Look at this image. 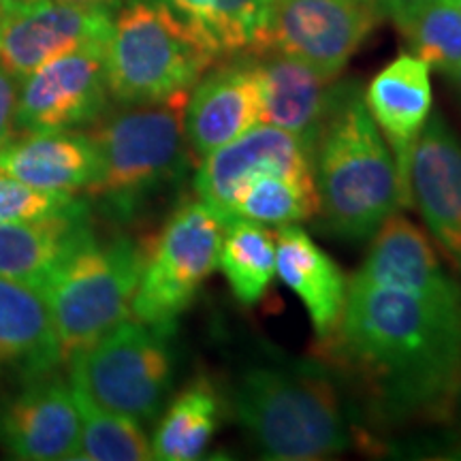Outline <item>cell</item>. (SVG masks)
Listing matches in <instances>:
<instances>
[{
	"mask_svg": "<svg viewBox=\"0 0 461 461\" xmlns=\"http://www.w3.org/2000/svg\"><path fill=\"white\" fill-rule=\"evenodd\" d=\"M319 355L376 420L438 417L461 378L459 286L451 278L428 286L350 278L342 319Z\"/></svg>",
	"mask_w": 461,
	"mask_h": 461,
	"instance_id": "6da1fadb",
	"label": "cell"
},
{
	"mask_svg": "<svg viewBox=\"0 0 461 461\" xmlns=\"http://www.w3.org/2000/svg\"><path fill=\"white\" fill-rule=\"evenodd\" d=\"M321 227L339 240H370L400 207L397 171L357 82H336L312 146Z\"/></svg>",
	"mask_w": 461,
	"mask_h": 461,
	"instance_id": "7a4b0ae2",
	"label": "cell"
},
{
	"mask_svg": "<svg viewBox=\"0 0 461 461\" xmlns=\"http://www.w3.org/2000/svg\"><path fill=\"white\" fill-rule=\"evenodd\" d=\"M188 92L160 103L103 113L88 135L96 148L95 180L84 190L103 214L131 222L152 199L186 177L190 158L184 112Z\"/></svg>",
	"mask_w": 461,
	"mask_h": 461,
	"instance_id": "3957f363",
	"label": "cell"
},
{
	"mask_svg": "<svg viewBox=\"0 0 461 461\" xmlns=\"http://www.w3.org/2000/svg\"><path fill=\"white\" fill-rule=\"evenodd\" d=\"M230 411L267 459H322L350 447L346 412L322 367L248 366L233 384Z\"/></svg>",
	"mask_w": 461,
	"mask_h": 461,
	"instance_id": "277c9868",
	"label": "cell"
},
{
	"mask_svg": "<svg viewBox=\"0 0 461 461\" xmlns=\"http://www.w3.org/2000/svg\"><path fill=\"white\" fill-rule=\"evenodd\" d=\"M221 54L197 28L152 0H131L113 20L105 50L107 88L124 105L190 92Z\"/></svg>",
	"mask_w": 461,
	"mask_h": 461,
	"instance_id": "5b68a950",
	"label": "cell"
},
{
	"mask_svg": "<svg viewBox=\"0 0 461 461\" xmlns=\"http://www.w3.org/2000/svg\"><path fill=\"white\" fill-rule=\"evenodd\" d=\"M146 255L148 246L124 235L107 241L95 235L45 286L62 363L131 319Z\"/></svg>",
	"mask_w": 461,
	"mask_h": 461,
	"instance_id": "8992f818",
	"label": "cell"
},
{
	"mask_svg": "<svg viewBox=\"0 0 461 461\" xmlns=\"http://www.w3.org/2000/svg\"><path fill=\"white\" fill-rule=\"evenodd\" d=\"M167 339L146 322L126 319L68 361L71 387L135 423H152L171 389Z\"/></svg>",
	"mask_w": 461,
	"mask_h": 461,
	"instance_id": "52a82bcc",
	"label": "cell"
},
{
	"mask_svg": "<svg viewBox=\"0 0 461 461\" xmlns=\"http://www.w3.org/2000/svg\"><path fill=\"white\" fill-rule=\"evenodd\" d=\"M224 224L227 221L199 199L173 212L148 248L132 319L171 336L177 319L218 269Z\"/></svg>",
	"mask_w": 461,
	"mask_h": 461,
	"instance_id": "ba28073f",
	"label": "cell"
},
{
	"mask_svg": "<svg viewBox=\"0 0 461 461\" xmlns=\"http://www.w3.org/2000/svg\"><path fill=\"white\" fill-rule=\"evenodd\" d=\"M378 15L366 0H276L261 51L276 50L338 79Z\"/></svg>",
	"mask_w": 461,
	"mask_h": 461,
	"instance_id": "9c48e42d",
	"label": "cell"
},
{
	"mask_svg": "<svg viewBox=\"0 0 461 461\" xmlns=\"http://www.w3.org/2000/svg\"><path fill=\"white\" fill-rule=\"evenodd\" d=\"M107 48H82L58 56L22 79L15 131H73L95 124L107 107Z\"/></svg>",
	"mask_w": 461,
	"mask_h": 461,
	"instance_id": "30bf717a",
	"label": "cell"
},
{
	"mask_svg": "<svg viewBox=\"0 0 461 461\" xmlns=\"http://www.w3.org/2000/svg\"><path fill=\"white\" fill-rule=\"evenodd\" d=\"M112 14L58 0L9 9L0 20V62L24 79L45 62L82 48H107Z\"/></svg>",
	"mask_w": 461,
	"mask_h": 461,
	"instance_id": "8fae6325",
	"label": "cell"
},
{
	"mask_svg": "<svg viewBox=\"0 0 461 461\" xmlns=\"http://www.w3.org/2000/svg\"><path fill=\"white\" fill-rule=\"evenodd\" d=\"M263 173L312 176V152L299 137L272 124H257L201 158L194 173L199 201L229 221L230 205L240 190Z\"/></svg>",
	"mask_w": 461,
	"mask_h": 461,
	"instance_id": "7c38bea8",
	"label": "cell"
},
{
	"mask_svg": "<svg viewBox=\"0 0 461 461\" xmlns=\"http://www.w3.org/2000/svg\"><path fill=\"white\" fill-rule=\"evenodd\" d=\"M82 419L73 389L48 374L0 397V447L28 461L75 459Z\"/></svg>",
	"mask_w": 461,
	"mask_h": 461,
	"instance_id": "4fadbf2b",
	"label": "cell"
},
{
	"mask_svg": "<svg viewBox=\"0 0 461 461\" xmlns=\"http://www.w3.org/2000/svg\"><path fill=\"white\" fill-rule=\"evenodd\" d=\"M261 124V88L252 54L210 68L188 92L184 131L194 158H203Z\"/></svg>",
	"mask_w": 461,
	"mask_h": 461,
	"instance_id": "5bb4252c",
	"label": "cell"
},
{
	"mask_svg": "<svg viewBox=\"0 0 461 461\" xmlns=\"http://www.w3.org/2000/svg\"><path fill=\"white\" fill-rule=\"evenodd\" d=\"M374 124L387 141L397 171L400 207H412L411 163L417 140L431 113L429 67L414 54H402L363 92Z\"/></svg>",
	"mask_w": 461,
	"mask_h": 461,
	"instance_id": "9a60e30c",
	"label": "cell"
},
{
	"mask_svg": "<svg viewBox=\"0 0 461 461\" xmlns=\"http://www.w3.org/2000/svg\"><path fill=\"white\" fill-rule=\"evenodd\" d=\"M412 207L461 272V141L440 113H429L411 163Z\"/></svg>",
	"mask_w": 461,
	"mask_h": 461,
	"instance_id": "2e32d148",
	"label": "cell"
},
{
	"mask_svg": "<svg viewBox=\"0 0 461 461\" xmlns=\"http://www.w3.org/2000/svg\"><path fill=\"white\" fill-rule=\"evenodd\" d=\"M90 238L95 230L88 203L82 199L37 221L0 222V276L45 291L62 265Z\"/></svg>",
	"mask_w": 461,
	"mask_h": 461,
	"instance_id": "e0dca14e",
	"label": "cell"
},
{
	"mask_svg": "<svg viewBox=\"0 0 461 461\" xmlns=\"http://www.w3.org/2000/svg\"><path fill=\"white\" fill-rule=\"evenodd\" d=\"M252 58L261 88V124L291 132L312 152L336 79H327L305 62L276 50L258 51Z\"/></svg>",
	"mask_w": 461,
	"mask_h": 461,
	"instance_id": "ac0fdd59",
	"label": "cell"
},
{
	"mask_svg": "<svg viewBox=\"0 0 461 461\" xmlns=\"http://www.w3.org/2000/svg\"><path fill=\"white\" fill-rule=\"evenodd\" d=\"M276 274L282 285L302 299L312 322L316 342L330 339L342 319L348 280L338 263L316 246L299 222L278 227Z\"/></svg>",
	"mask_w": 461,
	"mask_h": 461,
	"instance_id": "d6986e66",
	"label": "cell"
},
{
	"mask_svg": "<svg viewBox=\"0 0 461 461\" xmlns=\"http://www.w3.org/2000/svg\"><path fill=\"white\" fill-rule=\"evenodd\" d=\"M96 148L77 131L24 132L0 148V171L50 193L75 194L95 180Z\"/></svg>",
	"mask_w": 461,
	"mask_h": 461,
	"instance_id": "ffe728a7",
	"label": "cell"
},
{
	"mask_svg": "<svg viewBox=\"0 0 461 461\" xmlns=\"http://www.w3.org/2000/svg\"><path fill=\"white\" fill-rule=\"evenodd\" d=\"M58 363L60 348L45 293L0 276V367L31 380L50 374Z\"/></svg>",
	"mask_w": 461,
	"mask_h": 461,
	"instance_id": "44dd1931",
	"label": "cell"
},
{
	"mask_svg": "<svg viewBox=\"0 0 461 461\" xmlns=\"http://www.w3.org/2000/svg\"><path fill=\"white\" fill-rule=\"evenodd\" d=\"M224 400L207 378H197L176 395L152 438V459H199L224 419Z\"/></svg>",
	"mask_w": 461,
	"mask_h": 461,
	"instance_id": "7402d4cb",
	"label": "cell"
},
{
	"mask_svg": "<svg viewBox=\"0 0 461 461\" xmlns=\"http://www.w3.org/2000/svg\"><path fill=\"white\" fill-rule=\"evenodd\" d=\"M169 7L210 41L218 54L261 51L276 0H152Z\"/></svg>",
	"mask_w": 461,
	"mask_h": 461,
	"instance_id": "603a6c76",
	"label": "cell"
},
{
	"mask_svg": "<svg viewBox=\"0 0 461 461\" xmlns=\"http://www.w3.org/2000/svg\"><path fill=\"white\" fill-rule=\"evenodd\" d=\"M218 269L240 303L261 302L276 276L274 229L248 218H229L218 252Z\"/></svg>",
	"mask_w": 461,
	"mask_h": 461,
	"instance_id": "cb8c5ba5",
	"label": "cell"
},
{
	"mask_svg": "<svg viewBox=\"0 0 461 461\" xmlns=\"http://www.w3.org/2000/svg\"><path fill=\"white\" fill-rule=\"evenodd\" d=\"M319 214L314 177L263 173L248 182L230 205L229 218H248L267 227L303 222Z\"/></svg>",
	"mask_w": 461,
	"mask_h": 461,
	"instance_id": "d4e9b609",
	"label": "cell"
},
{
	"mask_svg": "<svg viewBox=\"0 0 461 461\" xmlns=\"http://www.w3.org/2000/svg\"><path fill=\"white\" fill-rule=\"evenodd\" d=\"M73 389L82 419V438L75 459L86 461H143L152 459V445L140 423L107 411L84 391Z\"/></svg>",
	"mask_w": 461,
	"mask_h": 461,
	"instance_id": "484cf974",
	"label": "cell"
},
{
	"mask_svg": "<svg viewBox=\"0 0 461 461\" xmlns=\"http://www.w3.org/2000/svg\"><path fill=\"white\" fill-rule=\"evenodd\" d=\"M400 28L412 54L453 79L461 68V9L453 0H428Z\"/></svg>",
	"mask_w": 461,
	"mask_h": 461,
	"instance_id": "4316f807",
	"label": "cell"
},
{
	"mask_svg": "<svg viewBox=\"0 0 461 461\" xmlns=\"http://www.w3.org/2000/svg\"><path fill=\"white\" fill-rule=\"evenodd\" d=\"M75 201L73 194L32 188L0 171V222L37 221L67 210Z\"/></svg>",
	"mask_w": 461,
	"mask_h": 461,
	"instance_id": "83f0119b",
	"label": "cell"
},
{
	"mask_svg": "<svg viewBox=\"0 0 461 461\" xmlns=\"http://www.w3.org/2000/svg\"><path fill=\"white\" fill-rule=\"evenodd\" d=\"M17 82L14 73L0 62V148L14 135L15 126V103H17Z\"/></svg>",
	"mask_w": 461,
	"mask_h": 461,
	"instance_id": "f1b7e54d",
	"label": "cell"
},
{
	"mask_svg": "<svg viewBox=\"0 0 461 461\" xmlns=\"http://www.w3.org/2000/svg\"><path fill=\"white\" fill-rule=\"evenodd\" d=\"M428 0H376V7L380 15H389L395 24H400L402 20H406L414 9H419Z\"/></svg>",
	"mask_w": 461,
	"mask_h": 461,
	"instance_id": "f546056e",
	"label": "cell"
},
{
	"mask_svg": "<svg viewBox=\"0 0 461 461\" xmlns=\"http://www.w3.org/2000/svg\"><path fill=\"white\" fill-rule=\"evenodd\" d=\"M58 3L75 5V7H84V9L109 11V14H112V11L120 5V0H58Z\"/></svg>",
	"mask_w": 461,
	"mask_h": 461,
	"instance_id": "4dcf8cb0",
	"label": "cell"
},
{
	"mask_svg": "<svg viewBox=\"0 0 461 461\" xmlns=\"http://www.w3.org/2000/svg\"><path fill=\"white\" fill-rule=\"evenodd\" d=\"M5 3H7V11H9V9L22 7V5H31V3H37V0H5Z\"/></svg>",
	"mask_w": 461,
	"mask_h": 461,
	"instance_id": "1f68e13d",
	"label": "cell"
},
{
	"mask_svg": "<svg viewBox=\"0 0 461 461\" xmlns=\"http://www.w3.org/2000/svg\"><path fill=\"white\" fill-rule=\"evenodd\" d=\"M455 403H457V414H459V420H461V378H459V384H457V393H455Z\"/></svg>",
	"mask_w": 461,
	"mask_h": 461,
	"instance_id": "d6a6232c",
	"label": "cell"
},
{
	"mask_svg": "<svg viewBox=\"0 0 461 461\" xmlns=\"http://www.w3.org/2000/svg\"><path fill=\"white\" fill-rule=\"evenodd\" d=\"M451 82L455 84V88H457V92H459V96H461V68H459V73L455 75V77L451 79Z\"/></svg>",
	"mask_w": 461,
	"mask_h": 461,
	"instance_id": "836d02e7",
	"label": "cell"
},
{
	"mask_svg": "<svg viewBox=\"0 0 461 461\" xmlns=\"http://www.w3.org/2000/svg\"><path fill=\"white\" fill-rule=\"evenodd\" d=\"M5 14H7V3H5V0H0V20H3Z\"/></svg>",
	"mask_w": 461,
	"mask_h": 461,
	"instance_id": "e575fe53",
	"label": "cell"
},
{
	"mask_svg": "<svg viewBox=\"0 0 461 461\" xmlns=\"http://www.w3.org/2000/svg\"><path fill=\"white\" fill-rule=\"evenodd\" d=\"M366 3H370V5H374V7H376V0H366ZM378 9V7H376Z\"/></svg>",
	"mask_w": 461,
	"mask_h": 461,
	"instance_id": "d590c367",
	"label": "cell"
},
{
	"mask_svg": "<svg viewBox=\"0 0 461 461\" xmlns=\"http://www.w3.org/2000/svg\"><path fill=\"white\" fill-rule=\"evenodd\" d=\"M453 3H455V5H457V7L461 9V0H453Z\"/></svg>",
	"mask_w": 461,
	"mask_h": 461,
	"instance_id": "8d00e7d4",
	"label": "cell"
}]
</instances>
